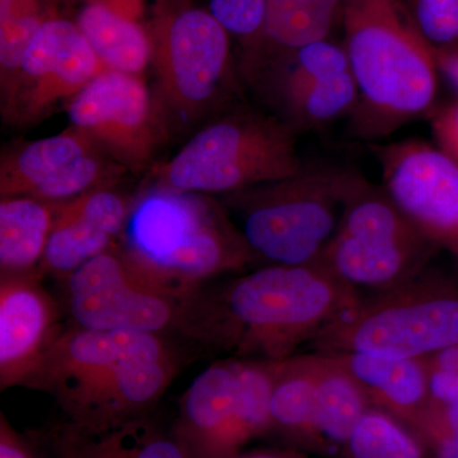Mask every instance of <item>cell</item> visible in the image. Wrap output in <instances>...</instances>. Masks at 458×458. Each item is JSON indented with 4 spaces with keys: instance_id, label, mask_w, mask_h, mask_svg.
Returning <instances> with one entry per match:
<instances>
[{
    "instance_id": "cell-14",
    "label": "cell",
    "mask_w": 458,
    "mask_h": 458,
    "mask_svg": "<svg viewBox=\"0 0 458 458\" xmlns=\"http://www.w3.org/2000/svg\"><path fill=\"white\" fill-rule=\"evenodd\" d=\"M385 189L403 212L458 265V165L438 147L408 140L370 146Z\"/></svg>"
},
{
    "instance_id": "cell-35",
    "label": "cell",
    "mask_w": 458,
    "mask_h": 458,
    "mask_svg": "<svg viewBox=\"0 0 458 458\" xmlns=\"http://www.w3.org/2000/svg\"><path fill=\"white\" fill-rule=\"evenodd\" d=\"M436 56L438 72L447 77L452 84L458 89V50L442 51L433 50Z\"/></svg>"
},
{
    "instance_id": "cell-1",
    "label": "cell",
    "mask_w": 458,
    "mask_h": 458,
    "mask_svg": "<svg viewBox=\"0 0 458 458\" xmlns=\"http://www.w3.org/2000/svg\"><path fill=\"white\" fill-rule=\"evenodd\" d=\"M318 262L267 265L192 297L188 335L240 360L283 361L360 302Z\"/></svg>"
},
{
    "instance_id": "cell-25",
    "label": "cell",
    "mask_w": 458,
    "mask_h": 458,
    "mask_svg": "<svg viewBox=\"0 0 458 458\" xmlns=\"http://www.w3.org/2000/svg\"><path fill=\"white\" fill-rule=\"evenodd\" d=\"M360 98L351 69L324 78L279 105L276 116L295 131H313L343 116H351Z\"/></svg>"
},
{
    "instance_id": "cell-16",
    "label": "cell",
    "mask_w": 458,
    "mask_h": 458,
    "mask_svg": "<svg viewBox=\"0 0 458 458\" xmlns=\"http://www.w3.org/2000/svg\"><path fill=\"white\" fill-rule=\"evenodd\" d=\"M131 207L132 201L110 188L57 203L55 222L38 270L66 278L90 259L110 250L122 236Z\"/></svg>"
},
{
    "instance_id": "cell-4",
    "label": "cell",
    "mask_w": 458,
    "mask_h": 458,
    "mask_svg": "<svg viewBox=\"0 0 458 458\" xmlns=\"http://www.w3.org/2000/svg\"><path fill=\"white\" fill-rule=\"evenodd\" d=\"M122 236L140 273L183 297L256 261L227 208L195 192L150 186L132 201Z\"/></svg>"
},
{
    "instance_id": "cell-12",
    "label": "cell",
    "mask_w": 458,
    "mask_h": 458,
    "mask_svg": "<svg viewBox=\"0 0 458 458\" xmlns=\"http://www.w3.org/2000/svg\"><path fill=\"white\" fill-rule=\"evenodd\" d=\"M72 126L89 134L126 171L155 156L162 123L141 75L105 69L66 104Z\"/></svg>"
},
{
    "instance_id": "cell-22",
    "label": "cell",
    "mask_w": 458,
    "mask_h": 458,
    "mask_svg": "<svg viewBox=\"0 0 458 458\" xmlns=\"http://www.w3.org/2000/svg\"><path fill=\"white\" fill-rule=\"evenodd\" d=\"M98 148L89 134L71 126L54 137L8 150L0 159V197H32L75 159Z\"/></svg>"
},
{
    "instance_id": "cell-20",
    "label": "cell",
    "mask_w": 458,
    "mask_h": 458,
    "mask_svg": "<svg viewBox=\"0 0 458 458\" xmlns=\"http://www.w3.org/2000/svg\"><path fill=\"white\" fill-rule=\"evenodd\" d=\"M57 458H195L174 432L147 417L102 432H84L62 424L51 430Z\"/></svg>"
},
{
    "instance_id": "cell-19",
    "label": "cell",
    "mask_w": 458,
    "mask_h": 458,
    "mask_svg": "<svg viewBox=\"0 0 458 458\" xmlns=\"http://www.w3.org/2000/svg\"><path fill=\"white\" fill-rule=\"evenodd\" d=\"M345 0H267L264 29L255 47L243 53L247 78L276 56L330 38L342 22Z\"/></svg>"
},
{
    "instance_id": "cell-17",
    "label": "cell",
    "mask_w": 458,
    "mask_h": 458,
    "mask_svg": "<svg viewBox=\"0 0 458 458\" xmlns=\"http://www.w3.org/2000/svg\"><path fill=\"white\" fill-rule=\"evenodd\" d=\"M360 384L373 409L414 430L432 400L423 360H391L360 352H330Z\"/></svg>"
},
{
    "instance_id": "cell-9",
    "label": "cell",
    "mask_w": 458,
    "mask_h": 458,
    "mask_svg": "<svg viewBox=\"0 0 458 458\" xmlns=\"http://www.w3.org/2000/svg\"><path fill=\"white\" fill-rule=\"evenodd\" d=\"M278 361L219 360L191 382L174 432L195 458H231L270 433V400Z\"/></svg>"
},
{
    "instance_id": "cell-3",
    "label": "cell",
    "mask_w": 458,
    "mask_h": 458,
    "mask_svg": "<svg viewBox=\"0 0 458 458\" xmlns=\"http://www.w3.org/2000/svg\"><path fill=\"white\" fill-rule=\"evenodd\" d=\"M342 25L344 49L360 92L349 116L354 137H387L432 108L438 66L406 3L345 0Z\"/></svg>"
},
{
    "instance_id": "cell-10",
    "label": "cell",
    "mask_w": 458,
    "mask_h": 458,
    "mask_svg": "<svg viewBox=\"0 0 458 458\" xmlns=\"http://www.w3.org/2000/svg\"><path fill=\"white\" fill-rule=\"evenodd\" d=\"M161 111L191 123L218 101L231 74L229 33L191 0H157L149 27Z\"/></svg>"
},
{
    "instance_id": "cell-33",
    "label": "cell",
    "mask_w": 458,
    "mask_h": 458,
    "mask_svg": "<svg viewBox=\"0 0 458 458\" xmlns=\"http://www.w3.org/2000/svg\"><path fill=\"white\" fill-rule=\"evenodd\" d=\"M428 375L433 399L458 408V373L428 370Z\"/></svg>"
},
{
    "instance_id": "cell-26",
    "label": "cell",
    "mask_w": 458,
    "mask_h": 458,
    "mask_svg": "<svg viewBox=\"0 0 458 458\" xmlns=\"http://www.w3.org/2000/svg\"><path fill=\"white\" fill-rule=\"evenodd\" d=\"M417 434L381 410L360 419L342 452L343 458H428Z\"/></svg>"
},
{
    "instance_id": "cell-5",
    "label": "cell",
    "mask_w": 458,
    "mask_h": 458,
    "mask_svg": "<svg viewBox=\"0 0 458 458\" xmlns=\"http://www.w3.org/2000/svg\"><path fill=\"white\" fill-rule=\"evenodd\" d=\"M360 176L339 165H303L293 176L223 198L256 260L303 267L333 240Z\"/></svg>"
},
{
    "instance_id": "cell-15",
    "label": "cell",
    "mask_w": 458,
    "mask_h": 458,
    "mask_svg": "<svg viewBox=\"0 0 458 458\" xmlns=\"http://www.w3.org/2000/svg\"><path fill=\"white\" fill-rule=\"evenodd\" d=\"M55 301L36 274L0 279V387L25 386L59 337Z\"/></svg>"
},
{
    "instance_id": "cell-13",
    "label": "cell",
    "mask_w": 458,
    "mask_h": 458,
    "mask_svg": "<svg viewBox=\"0 0 458 458\" xmlns=\"http://www.w3.org/2000/svg\"><path fill=\"white\" fill-rule=\"evenodd\" d=\"M102 71L105 66L75 21L54 14L33 36L16 80L2 93L3 113L14 123L38 122Z\"/></svg>"
},
{
    "instance_id": "cell-11",
    "label": "cell",
    "mask_w": 458,
    "mask_h": 458,
    "mask_svg": "<svg viewBox=\"0 0 458 458\" xmlns=\"http://www.w3.org/2000/svg\"><path fill=\"white\" fill-rule=\"evenodd\" d=\"M66 302L74 327L162 334L188 331L191 297L147 278L122 250L111 247L69 274ZM197 294V293H195Z\"/></svg>"
},
{
    "instance_id": "cell-8",
    "label": "cell",
    "mask_w": 458,
    "mask_h": 458,
    "mask_svg": "<svg viewBox=\"0 0 458 458\" xmlns=\"http://www.w3.org/2000/svg\"><path fill=\"white\" fill-rule=\"evenodd\" d=\"M438 251L384 185L360 174L336 233L316 262L360 293L361 288L378 293L417 278Z\"/></svg>"
},
{
    "instance_id": "cell-28",
    "label": "cell",
    "mask_w": 458,
    "mask_h": 458,
    "mask_svg": "<svg viewBox=\"0 0 458 458\" xmlns=\"http://www.w3.org/2000/svg\"><path fill=\"white\" fill-rule=\"evenodd\" d=\"M406 5L433 50H458V0H408Z\"/></svg>"
},
{
    "instance_id": "cell-34",
    "label": "cell",
    "mask_w": 458,
    "mask_h": 458,
    "mask_svg": "<svg viewBox=\"0 0 458 458\" xmlns=\"http://www.w3.org/2000/svg\"><path fill=\"white\" fill-rule=\"evenodd\" d=\"M428 370L458 373V344L423 358Z\"/></svg>"
},
{
    "instance_id": "cell-36",
    "label": "cell",
    "mask_w": 458,
    "mask_h": 458,
    "mask_svg": "<svg viewBox=\"0 0 458 458\" xmlns=\"http://www.w3.org/2000/svg\"><path fill=\"white\" fill-rule=\"evenodd\" d=\"M231 458H310L306 452L295 450V448H271V450H258L251 452H241Z\"/></svg>"
},
{
    "instance_id": "cell-29",
    "label": "cell",
    "mask_w": 458,
    "mask_h": 458,
    "mask_svg": "<svg viewBox=\"0 0 458 458\" xmlns=\"http://www.w3.org/2000/svg\"><path fill=\"white\" fill-rule=\"evenodd\" d=\"M208 11L223 29L242 42L243 53L260 38L267 14V0H205Z\"/></svg>"
},
{
    "instance_id": "cell-27",
    "label": "cell",
    "mask_w": 458,
    "mask_h": 458,
    "mask_svg": "<svg viewBox=\"0 0 458 458\" xmlns=\"http://www.w3.org/2000/svg\"><path fill=\"white\" fill-rule=\"evenodd\" d=\"M49 0H0V81L2 93L16 80L27 47L55 11Z\"/></svg>"
},
{
    "instance_id": "cell-32",
    "label": "cell",
    "mask_w": 458,
    "mask_h": 458,
    "mask_svg": "<svg viewBox=\"0 0 458 458\" xmlns=\"http://www.w3.org/2000/svg\"><path fill=\"white\" fill-rule=\"evenodd\" d=\"M0 458H41L31 443L13 429L3 412L0 418Z\"/></svg>"
},
{
    "instance_id": "cell-23",
    "label": "cell",
    "mask_w": 458,
    "mask_h": 458,
    "mask_svg": "<svg viewBox=\"0 0 458 458\" xmlns=\"http://www.w3.org/2000/svg\"><path fill=\"white\" fill-rule=\"evenodd\" d=\"M57 213V203L30 197L0 201L2 276H26L40 269Z\"/></svg>"
},
{
    "instance_id": "cell-2",
    "label": "cell",
    "mask_w": 458,
    "mask_h": 458,
    "mask_svg": "<svg viewBox=\"0 0 458 458\" xmlns=\"http://www.w3.org/2000/svg\"><path fill=\"white\" fill-rule=\"evenodd\" d=\"M176 369L158 334L73 327L60 334L25 386L53 394L69 426L102 432L147 417Z\"/></svg>"
},
{
    "instance_id": "cell-18",
    "label": "cell",
    "mask_w": 458,
    "mask_h": 458,
    "mask_svg": "<svg viewBox=\"0 0 458 458\" xmlns=\"http://www.w3.org/2000/svg\"><path fill=\"white\" fill-rule=\"evenodd\" d=\"M140 0H89L75 18L105 69L141 75L152 62L149 29Z\"/></svg>"
},
{
    "instance_id": "cell-31",
    "label": "cell",
    "mask_w": 458,
    "mask_h": 458,
    "mask_svg": "<svg viewBox=\"0 0 458 458\" xmlns=\"http://www.w3.org/2000/svg\"><path fill=\"white\" fill-rule=\"evenodd\" d=\"M432 131L439 149L458 165V102L433 114Z\"/></svg>"
},
{
    "instance_id": "cell-24",
    "label": "cell",
    "mask_w": 458,
    "mask_h": 458,
    "mask_svg": "<svg viewBox=\"0 0 458 458\" xmlns=\"http://www.w3.org/2000/svg\"><path fill=\"white\" fill-rule=\"evenodd\" d=\"M316 364L319 436L328 456L342 454L360 419L372 408L360 384L330 352H311Z\"/></svg>"
},
{
    "instance_id": "cell-21",
    "label": "cell",
    "mask_w": 458,
    "mask_h": 458,
    "mask_svg": "<svg viewBox=\"0 0 458 458\" xmlns=\"http://www.w3.org/2000/svg\"><path fill=\"white\" fill-rule=\"evenodd\" d=\"M316 379L312 352L295 354L276 363L270 400V432L280 434L295 450L328 456L318 432Z\"/></svg>"
},
{
    "instance_id": "cell-30",
    "label": "cell",
    "mask_w": 458,
    "mask_h": 458,
    "mask_svg": "<svg viewBox=\"0 0 458 458\" xmlns=\"http://www.w3.org/2000/svg\"><path fill=\"white\" fill-rule=\"evenodd\" d=\"M436 458H458V408L433 399L414 428Z\"/></svg>"
},
{
    "instance_id": "cell-7",
    "label": "cell",
    "mask_w": 458,
    "mask_h": 458,
    "mask_svg": "<svg viewBox=\"0 0 458 458\" xmlns=\"http://www.w3.org/2000/svg\"><path fill=\"white\" fill-rule=\"evenodd\" d=\"M297 135L276 114H229L198 131L170 161L156 165L152 185L225 197L293 176L304 165Z\"/></svg>"
},
{
    "instance_id": "cell-6",
    "label": "cell",
    "mask_w": 458,
    "mask_h": 458,
    "mask_svg": "<svg viewBox=\"0 0 458 458\" xmlns=\"http://www.w3.org/2000/svg\"><path fill=\"white\" fill-rule=\"evenodd\" d=\"M458 344V280L427 269L396 288L361 295L306 346L318 352H360L423 360Z\"/></svg>"
}]
</instances>
